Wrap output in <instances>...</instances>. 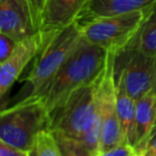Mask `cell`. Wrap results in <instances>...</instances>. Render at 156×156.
<instances>
[{"instance_id":"4fadbf2b","label":"cell","mask_w":156,"mask_h":156,"mask_svg":"<svg viewBox=\"0 0 156 156\" xmlns=\"http://www.w3.org/2000/svg\"><path fill=\"white\" fill-rule=\"evenodd\" d=\"M115 80L118 118H119L124 141L131 144L132 135H133L134 119H135L136 101L126 91L122 79L120 76H115Z\"/></svg>"},{"instance_id":"2e32d148","label":"cell","mask_w":156,"mask_h":156,"mask_svg":"<svg viewBox=\"0 0 156 156\" xmlns=\"http://www.w3.org/2000/svg\"><path fill=\"white\" fill-rule=\"evenodd\" d=\"M53 133L62 156H94L81 140L58 131H53Z\"/></svg>"},{"instance_id":"6da1fadb","label":"cell","mask_w":156,"mask_h":156,"mask_svg":"<svg viewBox=\"0 0 156 156\" xmlns=\"http://www.w3.org/2000/svg\"><path fill=\"white\" fill-rule=\"evenodd\" d=\"M107 54L103 48L81 39L41 94L50 115L60 108L76 89L94 82L100 76Z\"/></svg>"},{"instance_id":"3957f363","label":"cell","mask_w":156,"mask_h":156,"mask_svg":"<svg viewBox=\"0 0 156 156\" xmlns=\"http://www.w3.org/2000/svg\"><path fill=\"white\" fill-rule=\"evenodd\" d=\"M50 114L43 96L20 99L13 106L0 109V138L29 152L39 132L49 129Z\"/></svg>"},{"instance_id":"8fae6325","label":"cell","mask_w":156,"mask_h":156,"mask_svg":"<svg viewBox=\"0 0 156 156\" xmlns=\"http://www.w3.org/2000/svg\"><path fill=\"white\" fill-rule=\"evenodd\" d=\"M156 121V94L154 89L138 99L135 105L133 135L131 144L138 155L144 153L147 140Z\"/></svg>"},{"instance_id":"5b68a950","label":"cell","mask_w":156,"mask_h":156,"mask_svg":"<svg viewBox=\"0 0 156 156\" xmlns=\"http://www.w3.org/2000/svg\"><path fill=\"white\" fill-rule=\"evenodd\" d=\"M97 79L76 89L62 106L50 115V129L80 140L96 118L102 119L97 100Z\"/></svg>"},{"instance_id":"9c48e42d","label":"cell","mask_w":156,"mask_h":156,"mask_svg":"<svg viewBox=\"0 0 156 156\" xmlns=\"http://www.w3.org/2000/svg\"><path fill=\"white\" fill-rule=\"evenodd\" d=\"M0 33L16 41L36 33L27 0H0Z\"/></svg>"},{"instance_id":"e0dca14e","label":"cell","mask_w":156,"mask_h":156,"mask_svg":"<svg viewBox=\"0 0 156 156\" xmlns=\"http://www.w3.org/2000/svg\"><path fill=\"white\" fill-rule=\"evenodd\" d=\"M47 1L48 0H27L36 32H38L39 29H41V17H43V13H44V10H45Z\"/></svg>"},{"instance_id":"5bb4252c","label":"cell","mask_w":156,"mask_h":156,"mask_svg":"<svg viewBox=\"0 0 156 156\" xmlns=\"http://www.w3.org/2000/svg\"><path fill=\"white\" fill-rule=\"evenodd\" d=\"M129 46L156 55V3L151 8L146 20Z\"/></svg>"},{"instance_id":"ffe728a7","label":"cell","mask_w":156,"mask_h":156,"mask_svg":"<svg viewBox=\"0 0 156 156\" xmlns=\"http://www.w3.org/2000/svg\"><path fill=\"white\" fill-rule=\"evenodd\" d=\"M0 156H30V153L15 148L0 138Z\"/></svg>"},{"instance_id":"9a60e30c","label":"cell","mask_w":156,"mask_h":156,"mask_svg":"<svg viewBox=\"0 0 156 156\" xmlns=\"http://www.w3.org/2000/svg\"><path fill=\"white\" fill-rule=\"evenodd\" d=\"M29 153L30 156H62L53 131L50 129L39 132Z\"/></svg>"},{"instance_id":"277c9868","label":"cell","mask_w":156,"mask_h":156,"mask_svg":"<svg viewBox=\"0 0 156 156\" xmlns=\"http://www.w3.org/2000/svg\"><path fill=\"white\" fill-rule=\"evenodd\" d=\"M150 10L151 8L141 9L82 23L78 21L82 38L117 55L135 38Z\"/></svg>"},{"instance_id":"d6986e66","label":"cell","mask_w":156,"mask_h":156,"mask_svg":"<svg viewBox=\"0 0 156 156\" xmlns=\"http://www.w3.org/2000/svg\"><path fill=\"white\" fill-rule=\"evenodd\" d=\"M18 41L14 38L5 35L3 33H0V63L8 60L14 52Z\"/></svg>"},{"instance_id":"52a82bcc","label":"cell","mask_w":156,"mask_h":156,"mask_svg":"<svg viewBox=\"0 0 156 156\" xmlns=\"http://www.w3.org/2000/svg\"><path fill=\"white\" fill-rule=\"evenodd\" d=\"M115 76L122 79L126 91L137 101L154 88L156 55L129 45L116 55Z\"/></svg>"},{"instance_id":"8992f818","label":"cell","mask_w":156,"mask_h":156,"mask_svg":"<svg viewBox=\"0 0 156 156\" xmlns=\"http://www.w3.org/2000/svg\"><path fill=\"white\" fill-rule=\"evenodd\" d=\"M115 58L116 54L108 52L104 69L97 79V100L102 116L99 152L114 148L124 141L117 112Z\"/></svg>"},{"instance_id":"ac0fdd59","label":"cell","mask_w":156,"mask_h":156,"mask_svg":"<svg viewBox=\"0 0 156 156\" xmlns=\"http://www.w3.org/2000/svg\"><path fill=\"white\" fill-rule=\"evenodd\" d=\"M137 152L134 147L129 142H121L108 150L100 151L96 156H137Z\"/></svg>"},{"instance_id":"7a4b0ae2","label":"cell","mask_w":156,"mask_h":156,"mask_svg":"<svg viewBox=\"0 0 156 156\" xmlns=\"http://www.w3.org/2000/svg\"><path fill=\"white\" fill-rule=\"evenodd\" d=\"M41 33L43 43L25 80V94L21 99L45 93L53 76L82 39L78 20L58 31Z\"/></svg>"},{"instance_id":"603a6c76","label":"cell","mask_w":156,"mask_h":156,"mask_svg":"<svg viewBox=\"0 0 156 156\" xmlns=\"http://www.w3.org/2000/svg\"><path fill=\"white\" fill-rule=\"evenodd\" d=\"M137 156H144V155H137Z\"/></svg>"},{"instance_id":"7c38bea8","label":"cell","mask_w":156,"mask_h":156,"mask_svg":"<svg viewBox=\"0 0 156 156\" xmlns=\"http://www.w3.org/2000/svg\"><path fill=\"white\" fill-rule=\"evenodd\" d=\"M155 3L156 0H89L78 21L82 23L98 17L113 16L141 9H150Z\"/></svg>"},{"instance_id":"44dd1931","label":"cell","mask_w":156,"mask_h":156,"mask_svg":"<svg viewBox=\"0 0 156 156\" xmlns=\"http://www.w3.org/2000/svg\"><path fill=\"white\" fill-rule=\"evenodd\" d=\"M141 155L144 156H156V121L154 123L152 131L147 140L146 147H144V153Z\"/></svg>"},{"instance_id":"ba28073f","label":"cell","mask_w":156,"mask_h":156,"mask_svg":"<svg viewBox=\"0 0 156 156\" xmlns=\"http://www.w3.org/2000/svg\"><path fill=\"white\" fill-rule=\"evenodd\" d=\"M41 43L43 34L38 31L29 38L18 41L12 55L0 63V101L9 93L15 81L18 80L29 63L34 60Z\"/></svg>"},{"instance_id":"30bf717a","label":"cell","mask_w":156,"mask_h":156,"mask_svg":"<svg viewBox=\"0 0 156 156\" xmlns=\"http://www.w3.org/2000/svg\"><path fill=\"white\" fill-rule=\"evenodd\" d=\"M89 0H48L41 17V32L63 29L78 20Z\"/></svg>"},{"instance_id":"7402d4cb","label":"cell","mask_w":156,"mask_h":156,"mask_svg":"<svg viewBox=\"0 0 156 156\" xmlns=\"http://www.w3.org/2000/svg\"><path fill=\"white\" fill-rule=\"evenodd\" d=\"M153 89H154V91H155V94H156V81H155V85H154V88H153Z\"/></svg>"}]
</instances>
